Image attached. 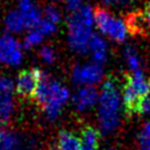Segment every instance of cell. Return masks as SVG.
I'll return each mask as SVG.
<instances>
[{
	"instance_id": "obj_12",
	"label": "cell",
	"mask_w": 150,
	"mask_h": 150,
	"mask_svg": "<svg viewBox=\"0 0 150 150\" xmlns=\"http://www.w3.org/2000/svg\"><path fill=\"white\" fill-rule=\"evenodd\" d=\"M5 26L11 33H19L26 28V22L20 11H12L5 18Z\"/></svg>"
},
{
	"instance_id": "obj_11",
	"label": "cell",
	"mask_w": 150,
	"mask_h": 150,
	"mask_svg": "<svg viewBox=\"0 0 150 150\" xmlns=\"http://www.w3.org/2000/svg\"><path fill=\"white\" fill-rule=\"evenodd\" d=\"M88 53H90L93 62L102 66L108 59V45L105 40L97 34H94L88 47Z\"/></svg>"
},
{
	"instance_id": "obj_26",
	"label": "cell",
	"mask_w": 150,
	"mask_h": 150,
	"mask_svg": "<svg viewBox=\"0 0 150 150\" xmlns=\"http://www.w3.org/2000/svg\"><path fill=\"white\" fill-rule=\"evenodd\" d=\"M108 150H117V149H115V148H110V149H108Z\"/></svg>"
},
{
	"instance_id": "obj_18",
	"label": "cell",
	"mask_w": 150,
	"mask_h": 150,
	"mask_svg": "<svg viewBox=\"0 0 150 150\" xmlns=\"http://www.w3.org/2000/svg\"><path fill=\"white\" fill-rule=\"evenodd\" d=\"M45 36L36 29V28H33V29H30L29 30V33L26 35V38H25V42H23V46L26 47V48H30V47H34V46H36V45H39L41 41H42V39H43Z\"/></svg>"
},
{
	"instance_id": "obj_3",
	"label": "cell",
	"mask_w": 150,
	"mask_h": 150,
	"mask_svg": "<svg viewBox=\"0 0 150 150\" xmlns=\"http://www.w3.org/2000/svg\"><path fill=\"white\" fill-rule=\"evenodd\" d=\"M33 97L41 105L46 116L55 120L69 100V91L64 86L43 74Z\"/></svg>"
},
{
	"instance_id": "obj_20",
	"label": "cell",
	"mask_w": 150,
	"mask_h": 150,
	"mask_svg": "<svg viewBox=\"0 0 150 150\" xmlns=\"http://www.w3.org/2000/svg\"><path fill=\"white\" fill-rule=\"evenodd\" d=\"M42 16H43L45 19H47V20H49V21L56 23V25H57L59 21H60V13H59V11H57L56 8H54V7H52V6L46 7V9H45L43 13H42Z\"/></svg>"
},
{
	"instance_id": "obj_1",
	"label": "cell",
	"mask_w": 150,
	"mask_h": 150,
	"mask_svg": "<svg viewBox=\"0 0 150 150\" xmlns=\"http://www.w3.org/2000/svg\"><path fill=\"white\" fill-rule=\"evenodd\" d=\"M123 101L116 83L107 80L98 94L97 122L102 134H111L117 129L122 117Z\"/></svg>"
},
{
	"instance_id": "obj_23",
	"label": "cell",
	"mask_w": 150,
	"mask_h": 150,
	"mask_svg": "<svg viewBox=\"0 0 150 150\" xmlns=\"http://www.w3.org/2000/svg\"><path fill=\"white\" fill-rule=\"evenodd\" d=\"M19 1V7L20 9H25V8H28L30 6H33V0H18Z\"/></svg>"
},
{
	"instance_id": "obj_10",
	"label": "cell",
	"mask_w": 150,
	"mask_h": 150,
	"mask_svg": "<svg viewBox=\"0 0 150 150\" xmlns=\"http://www.w3.org/2000/svg\"><path fill=\"white\" fill-rule=\"evenodd\" d=\"M97 100L98 93L94 87H81L73 96V103L80 111L91 109L95 104H97Z\"/></svg>"
},
{
	"instance_id": "obj_6",
	"label": "cell",
	"mask_w": 150,
	"mask_h": 150,
	"mask_svg": "<svg viewBox=\"0 0 150 150\" xmlns=\"http://www.w3.org/2000/svg\"><path fill=\"white\" fill-rule=\"evenodd\" d=\"M103 79L102 66L90 62L77 64L73 69V80L75 83L82 87H94Z\"/></svg>"
},
{
	"instance_id": "obj_21",
	"label": "cell",
	"mask_w": 150,
	"mask_h": 150,
	"mask_svg": "<svg viewBox=\"0 0 150 150\" xmlns=\"http://www.w3.org/2000/svg\"><path fill=\"white\" fill-rule=\"evenodd\" d=\"M40 57L47 62V63H52L55 60V53L53 50V48H50L49 46H43L40 49Z\"/></svg>"
},
{
	"instance_id": "obj_9",
	"label": "cell",
	"mask_w": 150,
	"mask_h": 150,
	"mask_svg": "<svg viewBox=\"0 0 150 150\" xmlns=\"http://www.w3.org/2000/svg\"><path fill=\"white\" fill-rule=\"evenodd\" d=\"M14 84L7 76L0 75V124L8 121L13 111Z\"/></svg>"
},
{
	"instance_id": "obj_8",
	"label": "cell",
	"mask_w": 150,
	"mask_h": 150,
	"mask_svg": "<svg viewBox=\"0 0 150 150\" xmlns=\"http://www.w3.org/2000/svg\"><path fill=\"white\" fill-rule=\"evenodd\" d=\"M43 74L45 73L40 69H27L21 71L15 83L16 93L23 97H33Z\"/></svg>"
},
{
	"instance_id": "obj_27",
	"label": "cell",
	"mask_w": 150,
	"mask_h": 150,
	"mask_svg": "<svg viewBox=\"0 0 150 150\" xmlns=\"http://www.w3.org/2000/svg\"><path fill=\"white\" fill-rule=\"evenodd\" d=\"M54 150H59V149H57V148H56V149H54Z\"/></svg>"
},
{
	"instance_id": "obj_19",
	"label": "cell",
	"mask_w": 150,
	"mask_h": 150,
	"mask_svg": "<svg viewBox=\"0 0 150 150\" xmlns=\"http://www.w3.org/2000/svg\"><path fill=\"white\" fill-rule=\"evenodd\" d=\"M135 110L142 115H150V93L138 101Z\"/></svg>"
},
{
	"instance_id": "obj_4",
	"label": "cell",
	"mask_w": 150,
	"mask_h": 150,
	"mask_svg": "<svg viewBox=\"0 0 150 150\" xmlns=\"http://www.w3.org/2000/svg\"><path fill=\"white\" fill-rule=\"evenodd\" d=\"M94 25L102 35L115 42H123L130 29L128 22L103 8L94 12Z\"/></svg>"
},
{
	"instance_id": "obj_2",
	"label": "cell",
	"mask_w": 150,
	"mask_h": 150,
	"mask_svg": "<svg viewBox=\"0 0 150 150\" xmlns=\"http://www.w3.org/2000/svg\"><path fill=\"white\" fill-rule=\"evenodd\" d=\"M94 12L90 6L83 5L71 13L68 20V42L76 53H88L89 42L94 35Z\"/></svg>"
},
{
	"instance_id": "obj_14",
	"label": "cell",
	"mask_w": 150,
	"mask_h": 150,
	"mask_svg": "<svg viewBox=\"0 0 150 150\" xmlns=\"http://www.w3.org/2000/svg\"><path fill=\"white\" fill-rule=\"evenodd\" d=\"M0 150H21L19 137L11 131L0 129Z\"/></svg>"
},
{
	"instance_id": "obj_7",
	"label": "cell",
	"mask_w": 150,
	"mask_h": 150,
	"mask_svg": "<svg viewBox=\"0 0 150 150\" xmlns=\"http://www.w3.org/2000/svg\"><path fill=\"white\" fill-rule=\"evenodd\" d=\"M22 48L19 41L11 34L0 36V62L16 67L22 61Z\"/></svg>"
},
{
	"instance_id": "obj_15",
	"label": "cell",
	"mask_w": 150,
	"mask_h": 150,
	"mask_svg": "<svg viewBox=\"0 0 150 150\" xmlns=\"http://www.w3.org/2000/svg\"><path fill=\"white\" fill-rule=\"evenodd\" d=\"M59 150H81L80 139L68 131H61L59 135Z\"/></svg>"
},
{
	"instance_id": "obj_24",
	"label": "cell",
	"mask_w": 150,
	"mask_h": 150,
	"mask_svg": "<svg viewBox=\"0 0 150 150\" xmlns=\"http://www.w3.org/2000/svg\"><path fill=\"white\" fill-rule=\"evenodd\" d=\"M144 19H145V22L148 25V27L150 28V2L148 4L146 8H145V15H144Z\"/></svg>"
},
{
	"instance_id": "obj_5",
	"label": "cell",
	"mask_w": 150,
	"mask_h": 150,
	"mask_svg": "<svg viewBox=\"0 0 150 150\" xmlns=\"http://www.w3.org/2000/svg\"><path fill=\"white\" fill-rule=\"evenodd\" d=\"M149 93H150V82L143 74L142 69L137 71H132L127 81V84L123 88V93H122L123 105H125L130 110H135L138 101Z\"/></svg>"
},
{
	"instance_id": "obj_25",
	"label": "cell",
	"mask_w": 150,
	"mask_h": 150,
	"mask_svg": "<svg viewBox=\"0 0 150 150\" xmlns=\"http://www.w3.org/2000/svg\"><path fill=\"white\" fill-rule=\"evenodd\" d=\"M131 1H134V0H115V5L124 6V5H128V4H130Z\"/></svg>"
},
{
	"instance_id": "obj_22",
	"label": "cell",
	"mask_w": 150,
	"mask_h": 150,
	"mask_svg": "<svg viewBox=\"0 0 150 150\" xmlns=\"http://www.w3.org/2000/svg\"><path fill=\"white\" fill-rule=\"evenodd\" d=\"M83 5V0H67V9L70 13L77 12Z\"/></svg>"
},
{
	"instance_id": "obj_13",
	"label": "cell",
	"mask_w": 150,
	"mask_h": 150,
	"mask_svg": "<svg viewBox=\"0 0 150 150\" xmlns=\"http://www.w3.org/2000/svg\"><path fill=\"white\" fill-rule=\"evenodd\" d=\"M98 144V134L93 128H86L82 131V136L80 139L81 150H97Z\"/></svg>"
},
{
	"instance_id": "obj_16",
	"label": "cell",
	"mask_w": 150,
	"mask_h": 150,
	"mask_svg": "<svg viewBox=\"0 0 150 150\" xmlns=\"http://www.w3.org/2000/svg\"><path fill=\"white\" fill-rule=\"evenodd\" d=\"M123 56H124L125 63H127L128 68L131 70V73L132 71L141 70V60H139V56H138L137 52L131 46H128L124 49Z\"/></svg>"
},
{
	"instance_id": "obj_17",
	"label": "cell",
	"mask_w": 150,
	"mask_h": 150,
	"mask_svg": "<svg viewBox=\"0 0 150 150\" xmlns=\"http://www.w3.org/2000/svg\"><path fill=\"white\" fill-rule=\"evenodd\" d=\"M138 142L139 150H150V121L144 123L138 135Z\"/></svg>"
}]
</instances>
